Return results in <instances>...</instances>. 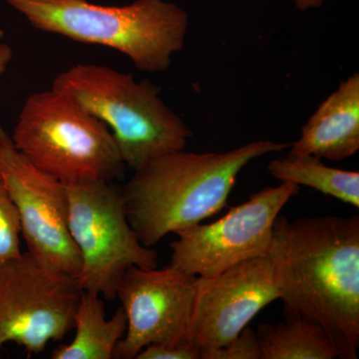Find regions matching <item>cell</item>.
<instances>
[{
    "label": "cell",
    "mask_w": 359,
    "mask_h": 359,
    "mask_svg": "<svg viewBox=\"0 0 359 359\" xmlns=\"http://www.w3.org/2000/svg\"><path fill=\"white\" fill-rule=\"evenodd\" d=\"M285 316L320 325L339 358L359 348V218L278 216L268 252Z\"/></svg>",
    "instance_id": "6da1fadb"
},
{
    "label": "cell",
    "mask_w": 359,
    "mask_h": 359,
    "mask_svg": "<svg viewBox=\"0 0 359 359\" xmlns=\"http://www.w3.org/2000/svg\"><path fill=\"white\" fill-rule=\"evenodd\" d=\"M290 144L255 141L224 153L174 151L134 172L121 191L130 224L146 247L221 212L250 162Z\"/></svg>",
    "instance_id": "7a4b0ae2"
},
{
    "label": "cell",
    "mask_w": 359,
    "mask_h": 359,
    "mask_svg": "<svg viewBox=\"0 0 359 359\" xmlns=\"http://www.w3.org/2000/svg\"><path fill=\"white\" fill-rule=\"evenodd\" d=\"M41 32L121 52L144 72H163L183 49L188 14L163 0L105 6L87 0H4Z\"/></svg>",
    "instance_id": "3957f363"
},
{
    "label": "cell",
    "mask_w": 359,
    "mask_h": 359,
    "mask_svg": "<svg viewBox=\"0 0 359 359\" xmlns=\"http://www.w3.org/2000/svg\"><path fill=\"white\" fill-rule=\"evenodd\" d=\"M52 88L108 127L125 166L134 172L160 156L184 150L193 136L161 98L159 86L109 66H72L56 76Z\"/></svg>",
    "instance_id": "277c9868"
},
{
    "label": "cell",
    "mask_w": 359,
    "mask_h": 359,
    "mask_svg": "<svg viewBox=\"0 0 359 359\" xmlns=\"http://www.w3.org/2000/svg\"><path fill=\"white\" fill-rule=\"evenodd\" d=\"M11 141L32 164L65 185L112 183L126 168L108 127L53 88L28 97Z\"/></svg>",
    "instance_id": "5b68a950"
},
{
    "label": "cell",
    "mask_w": 359,
    "mask_h": 359,
    "mask_svg": "<svg viewBox=\"0 0 359 359\" xmlns=\"http://www.w3.org/2000/svg\"><path fill=\"white\" fill-rule=\"evenodd\" d=\"M68 226L80 257L75 276L82 292L114 299L130 268H156L157 252L137 237L121 191L109 182L65 185Z\"/></svg>",
    "instance_id": "8992f818"
},
{
    "label": "cell",
    "mask_w": 359,
    "mask_h": 359,
    "mask_svg": "<svg viewBox=\"0 0 359 359\" xmlns=\"http://www.w3.org/2000/svg\"><path fill=\"white\" fill-rule=\"evenodd\" d=\"M82 290L76 278L32 255L0 264V349L13 342L37 354L65 339Z\"/></svg>",
    "instance_id": "52a82bcc"
},
{
    "label": "cell",
    "mask_w": 359,
    "mask_h": 359,
    "mask_svg": "<svg viewBox=\"0 0 359 359\" xmlns=\"http://www.w3.org/2000/svg\"><path fill=\"white\" fill-rule=\"evenodd\" d=\"M299 186L282 182L252 194L212 223L194 224L177 231L171 264L198 278L218 276L235 264L268 257L273 224Z\"/></svg>",
    "instance_id": "ba28073f"
},
{
    "label": "cell",
    "mask_w": 359,
    "mask_h": 359,
    "mask_svg": "<svg viewBox=\"0 0 359 359\" xmlns=\"http://www.w3.org/2000/svg\"><path fill=\"white\" fill-rule=\"evenodd\" d=\"M198 285V276L172 264L163 269L130 268L116 290L115 297L126 314L127 330L115 358H136L150 344H192Z\"/></svg>",
    "instance_id": "9c48e42d"
},
{
    "label": "cell",
    "mask_w": 359,
    "mask_h": 359,
    "mask_svg": "<svg viewBox=\"0 0 359 359\" xmlns=\"http://www.w3.org/2000/svg\"><path fill=\"white\" fill-rule=\"evenodd\" d=\"M0 182L18 209L28 254L76 276L80 257L68 226L65 184L32 164L13 142L0 143Z\"/></svg>",
    "instance_id": "30bf717a"
},
{
    "label": "cell",
    "mask_w": 359,
    "mask_h": 359,
    "mask_svg": "<svg viewBox=\"0 0 359 359\" xmlns=\"http://www.w3.org/2000/svg\"><path fill=\"white\" fill-rule=\"evenodd\" d=\"M278 299V280L269 257L242 262L214 278H199L191 342L200 349L223 346Z\"/></svg>",
    "instance_id": "8fae6325"
},
{
    "label": "cell",
    "mask_w": 359,
    "mask_h": 359,
    "mask_svg": "<svg viewBox=\"0 0 359 359\" xmlns=\"http://www.w3.org/2000/svg\"><path fill=\"white\" fill-rule=\"evenodd\" d=\"M290 157L341 161L359 150V74L340 82L302 127L299 140L290 145Z\"/></svg>",
    "instance_id": "7c38bea8"
},
{
    "label": "cell",
    "mask_w": 359,
    "mask_h": 359,
    "mask_svg": "<svg viewBox=\"0 0 359 359\" xmlns=\"http://www.w3.org/2000/svg\"><path fill=\"white\" fill-rule=\"evenodd\" d=\"M75 334L69 344L58 346L52 353L53 359L115 358L118 344L127 330V318L121 306L107 318L102 297L81 292L73 328Z\"/></svg>",
    "instance_id": "4fadbf2b"
},
{
    "label": "cell",
    "mask_w": 359,
    "mask_h": 359,
    "mask_svg": "<svg viewBox=\"0 0 359 359\" xmlns=\"http://www.w3.org/2000/svg\"><path fill=\"white\" fill-rule=\"evenodd\" d=\"M257 327L262 359L339 358L334 342L325 330L299 316Z\"/></svg>",
    "instance_id": "5bb4252c"
},
{
    "label": "cell",
    "mask_w": 359,
    "mask_h": 359,
    "mask_svg": "<svg viewBox=\"0 0 359 359\" xmlns=\"http://www.w3.org/2000/svg\"><path fill=\"white\" fill-rule=\"evenodd\" d=\"M269 174L280 182L306 186L346 204L359 208V173L337 169L313 156L275 159L268 166Z\"/></svg>",
    "instance_id": "9a60e30c"
},
{
    "label": "cell",
    "mask_w": 359,
    "mask_h": 359,
    "mask_svg": "<svg viewBox=\"0 0 359 359\" xmlns=\"http://www.w3.org/2000/svg\"><path fill=\"white\" fill-rule=\"evenodd\" d=\"M20 215L0 182V264L22 256Z\"/></svg>",
    "instance_id": "2e32d148"
},
{
    "label": "cell",
    "mask_w": 359,
    "mask_h": 359,
    "mask_svg": "<svg viewBox=\"0 0 359 359\" xmlns=\"http://www.w3.org/2000/svg\"><path fill=\"white\" fill-rule=\"evenodd\" d=\"M201 359H262L257 332L247 327L223 346L201 349Z\"/></svg>",
    "instance_id": "e0dca14e"
},
{
    "label": "cell",
    "mask_w": 359,
    "mask_h": 359,
    "mask_svg": "<svg viewBox=\"0 0 359 359\" xmlns=\"http://www.w3.org/2000/svg\"><path fill=\"white\" fill-rule=\"evenodd\" d=\"M136 359H201V349L193 344H161L146 346Z\"/></svg>",
    "instance_id": "ac0fdd59"
},
{
    "label": "cell",
    "mask_w": 359,
    "mask_h": 359,
    "mask_svg": "<svg viewBox=\"0 0 359 359\" xmlns=\"http://www.w3.org/2000/svg\"><path fill=\"white\" fill-rule=\"evenodd\" d=\"M13 59V50L7 44L0 43V76L6 70L7 66ZM11 141V137L6 133L2 127L0 126V143H6Z\"/></svg>",
    "instance_id": "d6986e66"
},
{
    "label": "cell",
    "mask_w": 359,
    "mask_h": 359,
    "mask_svg": "<svg viewBox=\"0 0 359 359\" xmlns=\"http://www.w3.org/2000/svg\"><path fill=\"white\" fill-rule=\"evenodd\" d=\"M295 6L299 11H308L309 8H318L323 6V0H294Z\"/></svg>",
    "instance_id": "ffe728a7"
},
{
    "label": "cell",
    "mask_w": 359,
    "mask_h": 359,
    "mask_svg": "<svg viewBox=\"0 0 359 359\" xmlns=\"http://www.w3.org/2000/svg\"><path fill=\"white\" fill-rule=\"evenodd\" d=\"M2 37H4V32H1V30H0V39H1Z\"/></svg>",
    "instance_id": "44dd1931"
}]
</instances>
